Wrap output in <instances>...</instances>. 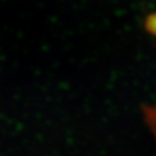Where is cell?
<instances>
[{
  "instance_id": "obj_1",
  "label": "cell",
  "mask_w": 156,
  "mask_h": 156,
  "mask_svg": "<svg viewBox=\"0 0 156 156\" xmlns=\"http://www.w3.org/2000/svg\"><path fill=\"white\" fill-rule=\"evenodd\" d=\"M145 27L149 33L156 36V12L147 16V19L145 21Z\"/></svg>"
},
{
  "instance_id": "obj_2",
  "label": "cell",
  "mask_w": 156,
  "mask_h": 156,
  "mask_svg": "<svg viewBox=\"0 0 156 156\" xmlns=\"http://www.w3.org/2000/svg\"><path fill=\"white\" fill-rule=\"evenodd\" d=\"M145 115H146L149 124L151 126V128L154 129V132L156 134V108H147L145 111Z\"/></svg>"
}]
</instances>
